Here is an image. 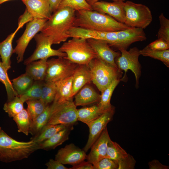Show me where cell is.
<instances>
[{"instance_id":"1","label":"cell","mask_w":169,"mask_h":169,"mask_svg":"<svg viewBox=\"0 0 169 169\" xmlns=\"http://www.w3.org/2000/svg\"><path fill=\"white\" fill-rule=\"evenodd\" d=\"M76 11L69 7L58 8L47 21L41 32L49 39L52 44L66 41L69 31L74 26Z\"/></svg>"},{"instance_id":"2","label":"cell","mask_w":169,"mask_h":169,"mask_svg":"<svg viewBox=\"0 0 169 169\" xmlns=\"http://www.w3.org/2000/svg\"><path fill=\"white\" fill-rule=\"evenodd\" d=\"M74 26L101 32H115L130 27L104 13L95 10L76 11Z\"/></svg>"},{"instance_id":"3","label":"cell","mask_w":169,"mask_h":169,"mask_svg":"<svg viewBox=\"0 0 169 169\" xmlns=\"http://www.w3.org/2000/svg\"><path fill=\"white\" fill-rule=\"evenodd\" d=\"M37 144L31 140L18 141L10 137L0 127V161L9 163L27 158L37 150Z\"/></svg>"},{"instance_id":"4","label":"cell","mask_w":169,"mask_h":169,"mask_svg":"<svg viewBox=\"0 0 169 169\" xmlns=\"http://www.w3.org/2000/svg\"><path fill=\"white\" fill-rule=\"evenodd\" d=\"M58 49L66 54L68 59L78 65H88L97 58L87 39L83 38H72L64 42Z\"/></svg>"},{"instance_id":"5","label":"cell","mask_w":169,"mask_h":169,"mask_svg":"<svg viewBox=\"0 0 169 169\" xmlns=\"http://www.w3.org/2000/svg\"><path fill=\"white\" fill-rule=\"evenodd\" d=\"M88 65L90 71L91 81L101 93L114 80L120 79L121 78L122 71L98 58L92 59Z\"/></svg>"},{"instance_id":"6","label":"cell","mask_w":169,"mask_h":169,"mask_svg":"<svg viewBox=\"0 0 169 169\" xmlns=\"http://www.w3.org/2000/svg\"><path fill=\"white\" fill-rule=\"evenodd\" d=\"M124 7L125 12L124 23L130 27L143 29L152 21L151 11L145 5L127 1L124 2Z\"/></svg>"},{"instance_id":"7","label":"cell","mask_w":169,"mask_h":169,"mask_svg":"<svg viewBox=\"0 0 169 169\" xmlns=\"http://www.w3.org/2000/svg\"><path fill=\"white\" fill-rule=\"evenodd\" d=\"M48 67L44 80L55 83L72 75L78 64L66 57H58L47 60Z\"/></svg>"},{"instance_id":"8","label":"cell","mask_w":169,"mask_h":169,"mask_svg":"<svg viewBox=\"0 0 169 169\" xmlns=\"http://www.w3.org/2000/svg\"><path fill=\"white\" fill-rule=\"evenodd\" d=\"M52 104L53 109L47 125H73L78 120L77 106L72 99Z\"/></svg>"},{"instance_id":"9","label":"cell","mask_w":169,"mask_h":169,"mask_svg":"<svg viewBox=\"0 0 169 169\" xmlns=\"http://www.w3.org/2000/svg\"><path fill=\"white\" fill-rule=\"evenodd\" d=\"M120 55L115 60V63L118 69L124 71V74L120 81H125L126 74L129 70H131L134 74L136 79V86L138 87L139 80L141 74V66L139 61L140 55V50L134 47L129 50L121 49L119 50Z\"/></svg>"},{"instance_id":"10","label":"cell","mask_w":169,"mask_h":169,"mask_svg":"<svg viewBox=\"0 0 169 169\" xmlns=\"http://www.w3.org/2000/svg\"><path fill=\"white\" fill-rule=\"evenodd\" d=\"M47 20L34 18L27 23L24 31L17 41V45L13 49V53L17 55L18 63L23 61L25 52L30 42L39 32L41 31Z\"/></svg>"},{"instance_id":"11","label":"cell","mask_w":169,"mask_h":169,"mask_svg":"<svg viewBox=\"0 0 169 169\" xmlns=\"http://www.w3.org/2000/svg\"><path fill=\"white\" fill-rule=\"evenodd\" d=\"M34 38L36 42V48L32 55L25 60L24 64L27 65L33 61L42 59L57 56L66 57V54L57 50L52 48V45L49 39L41 32L37 33Z\"/></svg>"},{"instance_id":"12","label":"cell","mask_w":169,"mask_h":169,"mask_svg":"<svg viewBox=\"0 0 169 169\" xmlns=\"http://www.w3.org/2000/svg\"><path fill=\"white\" fill-rule=\"evenodd\" d=\"M114 113V108L103 113L88 126L89 128L88 139L83 150L86 153L99 137L112 120Z\"/></svg>"},{"instance_id":"13","label":"cell","mask_w":169,"mask_h":169,"mask_svg":"<svg viewBox=\"0 0 169 169\" xmlns=\"http://www.w3.org/2000/svg\"><path fill=\"white\" fill-rule=\"evenodd\" d=\"M86 152L73 143L66 145L59 149L55 155V160L64 165H77L86 159Z\"/></svg>"},{"instance_id":"14","label":"cell","mask_w":169,"mask_h":169,"mask_svg":"<svg viewBox=\"0 0 169 169\" xmlns=\"http://www.w3.org/2000/svg\"><path fill=\"white\" fill-rule=\"evenodd\" d=\"M86 39L90 46L96 54L97 58L118 68L115 60L120 55V53L112 49L108 44L104 41L92 38Z\"/></svg>"},{"instance_id":"15","label":"cell","mask_w":169,"mask_h":169,"mask_svg":"<svg viewBox=\"0 0 169 169\" xmlns=\"http://www.w3.org/2000/svg\"><path fill=\"white\" fill-rule=\"evenodd\" d=\"M124 2L113 1L109 2L99 1L91 5V6L93 10L107 14L119 22L124 23L125 18Z\"/></svg>"},{"instance_id":"16","label":"cell","mask_w":169,"mask_h":169,"mask_svg":"<svg viewBox=\"0 0 169 169\" xmlns=\"http://www.w3.org/2000/svg\"><path fill=\"white\" fill-rule=\"evenodd\" d=\"M110 139L106 127L91 147L90 152L87 156V161L93 164L106 157Z\"/></svg>"},{"instance_id":"17","label":"cell","mask_w":169,"mask_h":169,"mask_svg":"<svg viewBox=\"0 0 169 169\" xmlns=\"http://www.w3.org/2000/svg\"><path fill=\"white\" fill-rule=\"evenodd\" d=\"M34 18L48 20L51 13L48 0H21Z\"/></svg>"},{"instance_id":"18","label":"cell","mask_w":169,"mask_h":169,"mask_svg":"<svg viewBox=\"0 0 169 169\" xmlns=\"http://www.w3.org/2000/svg\"><path fill=\"white\" fill-rule=\"evenodd\" d=\"M72 77L71 96L73 97L84 86L91 81L90 71L88 65H79Z\"/></svg>"},{"instance_id":"19","label":"cell","mask_w":169,"mask_h":169,"mask_svg":"<svg viewBox=\"0 0 169 169\" xmlns=\"http://www.w3.org/2000/svg\"><path fill=\"white\" fill-rule=\"evenodd\" d=\"M73 128V125L68 126L49 139L37 144L38 149L48 151L54 149L69 139Z\"/></svg>"},{"instance_id":"20","label":"cell","mask_w":169,"mask_h":169,"mask_svg":"<svg viewBox=\"0 0 169 169\" xmlns=\"http://www.w3.org/2000/svg\"><path fill=\"white\" fill-rule=\"evenodd\" d=\"M74 96V103L76 106H84L99 102L100 97V95L88 84L84 86Z\"/></svg>"},{"instance_id":"21","label":"cell","mask_w":169,"mask_h":169,"mask_svg":"<svg viewBox=\"0 0 169 169\" xmlns=\"http://www.w3.org/2000/svg\"><path fill=\"white\" fill-rule=\"evenodd\" d=\"M72 75L55 83L56 92L52 102L59 104L72 99Z\"/></svg>"},{"instance_id":"22","label":"cell","mask_w":169,"mask_h":169,"mask_svg":"<svg viewBox=\"0 0 169 169\" xmlns=\"http://www.w3.org/2000/svg\"><path fill=\"white\" fill-rule=\"evenodd\" d=\"M17 29L9 35L6 38L0 42V57L2 64L8 71L11 67V57L13 53L12 46L13 40L17 32Z\"/></svg>"},{"instance_id":"23","label":"cell","mask_w":169,"mask_h":169,"mask_svg":"<svg viewBox=\"0 0 169 169\" xmlns=\"http://www.w3.org/2000/svg\"><path fill=\"white\" fill-rule=\"evenodd\" d=\"M47 59L35 61L26 65V73L34 81L44 80L48 67Z\"/></svg>"},{"instance_id":"24","label":"cell","mask_w":169,"mask_h":169,"mask_svg":"<svg viewBox=\"0 0 169 169\" xmlns=\"http://www.w3.org/2000/svg\"><path fill=\"white\" fill-rule=\"evenodd\" d=\"M103 113L97 105L83 107L77 109V120L85 124L88 126Z\"/></svg>"},{"instance_id":"25","label":"cell","mask_w":169,"mask_h":169,"mask_svg":"<svg viewBox=\"0 0 169 169\" xmlns=\"http://www.w3.org/2000/svg\"><path fill=\"white\" fill-rule=\"evenodd\" d=\"M53 109L52 104L46 106L44 110L32 121L30 128L29 133L34 136L39 132L47 125Z\"/></svg>"},{"instance_id":"26","label":"cell","mask_w":169,"mask_h":169,"mask_svg":"<svg viewBox=\"0 0 169 169\" xmlns=\"http://www.w3.org/2000/svg\"><path fill=\"white\" fill-rule=\"evenodd\" d=\"M120 81V79L114 80L100 95L97 105L100 110L103 113L113 108L110 104V100L113 92Z\"/></svg>"},{"instance_id":"27","label":"cell","mask_w":169,"mask_h":169,"mask_svg":"<svg viewBox=\"0 0 169 169\" xmlns=\"http://www.w3.org/2000/svg\"><path fill=\"white\" fill-rule=\"evenodd\" d=\"M67 126L62 124L46 125L31 140L37 144L39 143L49 139Z\"/></svg>"},{"instance_id":"28","label":"cell","mask_w":169,"mask_h":169,"mask_svg":"<svg viewBox=\"0 0 169 169\" xmlns=\"http://www.w3.org/2000/svg\"><path fill=\"white\" fill-rule=\"evenodd\" d=\"M13 118L17 125L18 132L28 136L32 120L27 110L24 108Z\"/></svg>"},{"instance_id":"29","label":"cell","mask_w":169,"mask_h":169,"mask_svg":"<svg viewBox=\"0 0 169 169\" xmlns=\"http://www.w3.org/2000/svg\"><path fill=\"white\" fill-rule=\"evenodd\" d=\"M128 154L118 143L110 139L108 143L106 157L118 163L125 158Z\"/></svg>"},{"instance_id":"30","label":"cell","mask_w":169,"mask_h":169,"mask_svg":"<svg viewBox=\"0 0 169 169\" xmlns=\"http://www.w3.org/2000/svg\"><path fill=\"white\" fill-rule=\"evenodd\" d=\"M13 88L18 96L25 92L32 85L33 79L26 73L12 80Z\"/></svg>"},{"instance_id":"31","label":"cell","mask_w":169,"mask_h":169,"mask_svg":"<svg viewBox=\"0 0 169 169\" xmlns=\"http://www.w3.org/2000/svg\"><path fill=\"white\" fill-rule=\"evenodd\" d=\"M43 81H34L25 92L18 95L23 103L32 100L40 99L42 95Z\"/></svg>"},{"instance_id":"32","label":"cell","mask_w":169,"mask_h":169,"mask_svg":"<svg viewBox=\"0 0 169 169\" xmlns=\"http://www.w3.org/2000/svg\"><path fill=\"white\" fill-rule=\"evenodd\" d=\"M140 55L159 60L169 67V49L161 50L151 49L147 46L139 51Z\"/></svg>"},{"instance_id":"33","label":"cell","mask_w":169,"mask_h":169,"mask_svg":"<svg viewBox=\"0 0 169 169\" xmlns=\"http://www.w3.org/2000/svg\"><path fill=\"white\" fill-rule=\"evenodd\" d=\"M23 103L17 95L13 100L7 101L4 105L3 109L10 118H13L20 113L24 108Z\"/></svg>"},{"instance_id":"34","label":"cell","mask_w":169,"mask_h":169,"mask_svg":"<svg viewBox=\"0 0 169 169\" xmlns=\"http://www.w3.org/2000/svg\"><path fill=\"white\" fill-rule=\"evenodd\" d=\"M0 81L5 86L7 95V101L13 100L18 95L14 90L8 76L7 71L3 66L0 61Z\"/></svg>"},{"instance_id":"35","label":"cell","mask_w":169,"mask_h":169,"mask_svg":"<svg viewBox=\"0 0 169 169\" xmlns=\"http://www.w3.org/2000/svg\"><path fill=\"white\" fill-rule=\"evenodd\" d=\"M25 102L27 105L26 110L32 121L44 110L48 105L40 99L29 100Z\"/></svg>"},{"instance_id":"36","label":"cell","mask_w":169,"mask_h":169,"mask_svg":"<svg viewBox=\"0 0 169 169\" xmlns=\"http://www.w3.org/2000/svg\"><path fill=\"white\" fill-rule=\"evenodd\" d=\"M56 92L55 83H43L40 100L46 105H48L52 102Z\"/></svg>"},{"instance_id":"37","label":"cell","mask_w":169,"mask_h":169,"mask_svg":"<svg viewBox=\"0 0 169 169\" xmlns=\"http://www.w3.org/2000/svg\"><path fill=\"white\" fill-rule=\"evenodd\" d=\"M66 7L71 8L76 11L93 10L86 0H62L58 8Z\"/></svg>"},{"instance_id":"38","label":"cell","mask_w":169,"mask_h":169,"mask_svg":"<svg viewBox=\"0 0 169 169\" xmlns=\"http://www.w3.org/2000/svg\"><path fill=\"white\" fill-rule=\"evenodd\" d=\"M160 28L157 33L158 38H161L169 43V20L163 13L159 17Z\"/></svg>"},{"instance_id":"39","label":"cell","mask_w":169,"mask_h":169,"mask_svg":"<svg viewBox=\"0 0 169 169\" xmlns=\"http://www.w3.org/2000/svg\"><path fill=\"white\" fill-rule=\"evenodd\" d=\"M94 169H118V164L115 161L105 157L93 164Z\"/></svg>"},{"instance_id":"40","label":"cell","mask_w":169,"mask_h":169,"mask_svg":"<svg viewBox=\"0 0 169 169\" xmlns=\"http://www.w3.org/2000/svg\"><path fill=\"white\" fill-rule=\"evenodd\" d=\"M147 46L153 50H164L169 49V43L161 38H158L150 43Z\"/></svg>"},{"instance_id":"41","label":"cell","mask_w":169,"mask_h":169,"mask_svg":"<svg viewBox=\"0 0 169 169\" xmlns=\"http://www.w3.org/2000/svg\"><path fill=\"white\" fill-rule=\"evenodd\" d=\"M136 161L133 157L128 154L123 160L119 162L118 169H133L135 168Z\"/></svg>"},{"instance_id":"42","label":"cell","mask_w":169,"mask_h":169,"mask_svg":"<svg viewBox=\"0 0 169 169\" xmlns=\"http://www.w3.org/2000/svg\"><path fill=\"white\" fill-rule=\"evenodd\" d=\"M34 18L30 13L26 9L24 13L18 18V26L16 29L18 31L26 23L32 21Z\"/></svg>"},{"instance_id":"43","label":"cell","mask_w":169,"mask_h":169,"mask_svg":"<svg viewBox=\"0 0 169 169\" xmlns=\"http://www.w3.org/2000/svg\"><path fill=\"white\" fill-rule=\"evenodd\" d=\"M47 169H68L64 164L57 160L53 159H50L45 164Z\"/></svg>"},{"instance_id":"44","label":"cell","mask_w":169,"mask_h":169,"mask_svg":"<svg viewBox=\"0 0 169 169\" xmlns=\"http://www.w3.org/2000/svg\"><path fill=\"white\" fill-rule=\"evenodd\" d=\"M149 169H168L169 166L165 165L157 160H153L148 163Z\"/></svg>"},{"instance_id":"45","label":"cell","mask_w":169,"mask_h":169,"mask_svg":"<svg viewBox=\"0 0 169 169\" xmlns=\"http://www.w3.org/2000/svg\"><path fill=\"white\" fill-rule=\"evenodd\" d=\"M69 169H94L93 164L87 161H83L80 163L73 166Z\"/></svg>"},{"instance_id":"46","label":"cell","mask_w":169,"mask_h":169,"mask_svg":"<svg viewBox=\"0 0 169 169\" xmlns=\"http://www.w3.org/2000/svg\"><path fill=\"white\" fill-rule=\"evenodd\" d=\"M62 0H48L52 13L53 14L58 9Z\"/></svg>"},{"instance_id":"47","label":"cell","mask_w":169,"mask_h":169,"mask_svg":"<svg viewBox=\"0 0 169 169\" xmlns=\"http://www.w3.org/2000/svg\"><path fill=\"white\" fill-rule=\"evenodd\" d=\"M101 0H86L87 2L90 5H92L94 3L100 1ZM113 1H121L124 2L125 0H111Z\"/></svg>"},{"instance_id":"48","label":"cell","mask_w":169,"mask_h":169,"mask_svg":"<svg viewBox=\"0 0 169 169\" xmlns=\"http://www.w3.org/2000/svg\"><path fill=\"white\" fill-rule=\"evenodd\" d=\"M10 0H0V5L6 2H7Z\"/></svg>"}]
</instances>
